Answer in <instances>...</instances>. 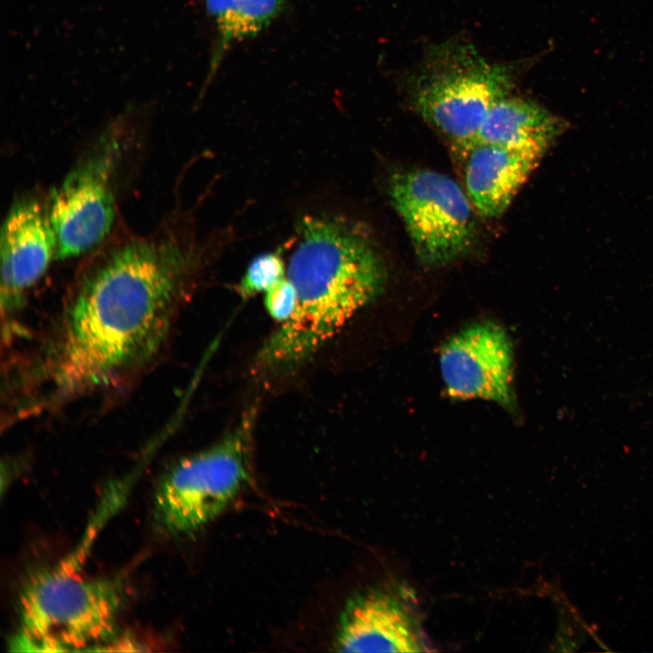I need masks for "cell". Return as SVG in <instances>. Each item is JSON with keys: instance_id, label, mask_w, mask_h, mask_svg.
I'll return each mask as SVG.
<instances>
[{"instance_id": "9", "label": "cell", "mask_w": 653, "mask_h": 653, "mask_svg": "<svg viewBox=\"0 0 653 653\" xmlns=\"http://www.w3.org/2000/svg\"><path fill=\"white\" fill-rule=\"evenodd\" d=\"M335 646L341 652L425 650L415 613L395 587L372 588L351 598L341 613Z\"/></svg>"}, {"instance_id": "2", "label": "cell", "mask_w": 653, "mask_h": 653, "mask_svg": "<svg viewBox=\"0 0 653 653\" xmlns=\"http://www.w3.org/2000/svg\"><path fill=\"white\" fill-rule=\"evenodd\" d=\"M287 268L297 291L291 317L260 348L262 370L297 367L385 288L387 268L365 228L341 216H305Z\"/></svg>"}, {"instance_id": "7", "label": "cell", "mask_w": 653, "mask_h": 653, "mask_svg": "<svg viewBox=\"0 0 653 653\" xmlns=\"http://www.w3.org/2000/svg\"><path fill=\"white\" fill-rule=\"evenodd\" d=\"M439 365L451 397L483 399L516 413L513 346L499 324L480 321L459 330L443 345Z\"/></svg>"}, {"instance_id": "4", "label": "cell", "mask_w": 653, "mask_h": 653, "mask_svg": "<svg viewBox=\"0 0 653 653\" xmlns=\"http://www.w3.org/2000/svg\"><path fill=\"white\" fill-rule=\"evenodd\" d=\"M126 597L122 579L90 577L63 562L31 574L18 595L20 649L70 651L108 642Z\"/></svg>"}, {"instance_id": "13", "label": "cell", "mask_w": 653, "mask_h": 653, "mask_svg": "<svg viewBox=\"0 0 653 653\" xmlns=\"http://www.w3.org/2000/svg\"><path fill=\"white\" fill-rule=\"evenodd\" d=\"M285 0H206V8L214 19L218 44L212 62L215 73L226 52L235 44L254 37L280 14Z\"/></svg>"}, {"instance_id": "10", "label": "cell", "mask_w": 653, "mask_h": 653, "mask_svg": "<svg viewBox=\"0 0 653 653\" xmlns=\"http://www.w3.org/2000/svg\"><path fill=\"white\" fill-rule=\"evenodd\" d=\"M56 254L48 213L25 199L13 205L1 229L0 299L3 319L21 307L25 293L43 277Z\"/></svg>"}, {"instance_id": "14", "label": "cell", "mask_w": 653, "mask_h": 653, "mask_svg": "<svg viewBox=\"0 0 653 653\" xmlns=\"http://www.w3.org/2000/svg\"><path fill=\"white\" fill-rule=\"evenodd\" d=\"M287 270L278 252H267L255 257L238 285L237 290L243 298L266 292L285 278Z\"/></svg>"}, {"instance_id": "1", "label": "cell", "mask_w": 653, "mask_h": 653, "mask_svg": "<svg viewBox=\"0 0 653 653\" xmlns=\"http://www.w3.org/2000/svg\"><path fill=\"white\" fill-rule=\"evenodd\" d=\"M197 256L174 239H140L89 273L19 377L22 411L109 389L150 365L169 337Z\"/></svg>"}, {"instance_id": "5", "label": "cell", "mask_w": 653, "mask_h": 653, "mask_svg": "<svg viewBox=\"0 0 653 653\" xmlns=\"http://www.w3.org/2000/svg\"><path fill=\"white\" fill-rule=\"evenodd\" d=\"M254 412L210 447L179 460L153 495L156 528L166 537L195 534L218 517L250 479Z\"/></svg>"}, {"instance_id": "3", "label": "cell", "mask_w": 653, "mask_h": 653, "mask_svg": "<svg viewBox=\"0 0 653 653\" xmlns=\"http://www.w3.org/2000/svg\"><path fill=\"white\" fill-rule=\"evenodd\" d=\"M529 65V60L489 62L469 40L455 36L430 45L400 83L411 107L463 158L491 107L513 93Z\"/></svg>"}, {"instance_id": "8", "label": "cell", "mask_w": 653, "mask_h": 653, "mask_svg": "<svg viewBox=\"0 0 653 653\" xmlns=\"http://www.w3.org/2000/svg\"><path fill=\"white\" fill-rule=\"evenodd\" d=\"M113 151L109 147L88 156L52 190L47 213L56 239L55 258L82 254L109 233L115 218Z\"/></svg>"}, {"instance_id": "11", "label": "cell", "mask_w": 653, "mask_h": 653, "mask_svg": "<svg viewBox=\"0 0 653 653\" xmlns=\"http://www.w3.org/2000/svg\"><path fill=\"white\" fill-rule=\"evenodd\" d=\"M545 152L475 142L463 157L465 192L476 212L487 219L502 215Z\"/></svg>"}, {"instance_id": "12", "label": "cell", "mask_w": 653, "mask_h": 653, "mask_svg": "<svg viewBox=\"0 0 653 653\" xmlns=\"http://www.w3.org/2000/svg\"><path fill=\"white\" fill-rule=\"evenodd\" d=\"M567 125L563 118L538 102L512 93L491 107L473 143H492L546 152Z\"/></svg>"}, {"instance_id": "6", "label": "cell", "mask_w": 653, "mask_h": 653, "mask_svg": "<svg viewBox=\"0 0 653 653\" xmlns=\"http://www.w3.org/2000/svg\"><path fill=\"white\" fill-rule=\"evenodd\" d=\"M388 192L421 265L445 267L474 250L477 212L452 178L429 169L399 171L391 175Z\"/></svg>"}, {"instance_id": "15", "label": "cell", "mask_w": 653, "mask_h": 653, "mask_svg": "<svg viewBox=\"0 0 653 653\" xmlns=\"http://www.w3.org/2000/svg\"><path fill=\"white\" fill-rule=\"evenodd\" d=\"M295 287L288 278H283L269 288L264 296V305L269 316L279 323L288 320L297 306Z\"/></svg>"}]
</instances>
